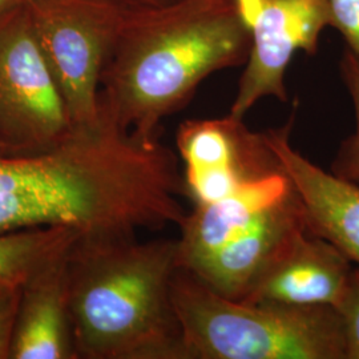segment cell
Listing matches in <instances>:
<instances>
[{"instance_id": "6da1fadb", "label": "cell", "mask_w": 359, "mask_h": 359, "mask_svg": "<svg viewBox=\"0 0 359 359\" xmlns=\"http://www.w3.org/2000/svg\"><path fill=\"white\" fill-rule=\"evenodd\" d=\"M176 154L100 115L55 148L0 154V233L68 226L83 238L137 237L177 225L188 210Z\"/></svg>"}, {"instance_id": "7a4b0ae2", "label": "cell", "mask_w": 359, "mask_h": 359, "mask_svg": "<svg viewBox=\"0 0 359 359\" xmlns=\"http://www.w3.org/2000/svg\"><path fill=\"white\" fill-rule=\"evenodd\" d=\"M250 31L236 0H179L124 13L104 67L100 103L123 127L158 136L212 74L246 63Z\"/></svg>"}, {"instance_id": "3957f363", "label": "cell", "mask_w": 359, "mask_h": 359, "mask_svg": "<svg viewBox=\"0 0 359 359\" xmlns=\"http://www.w3.org/2000/svg\"><path fill=\"white\" fill-rule=\"evenodd\" d=\"M177 238H80L67 257L77 359H188L172 298Z\"/></svg>"}, {"instance_id": "277c9868", "label": "cell", "mask_w": 359, "mask_h": 359, "mask_svg": "<svg viewBox=\"0 0 359 359\" xmlns=\"http://www.w3.org/2000/svg\"><path fill=\"white\" fill-rule=\"evenodd\" d=\"M172 298L188 359H346L333 306L229 299L181 268Z\"/></svg>"}, {"instance_id": "5b68a950", "label": "cell", "mask_w": 359, "mask_h": 359, "mask_svg": "<svg viewBox=\"0 0 359 359\" xmlns=\"http://www.w3.org/2000/svg\"><path fill=\"white\" fill-rule=\"evenodd\" d=\"M23 4L72 124L96 120L104 67L124 11L96 0H25Z\"/></svg>"}, {"instance_id": "8992f818", "label": "cell", "mask_w": 359, "mask_h": 359, "mask_svg": "<svg viewBox=\"0 0 359 359\" xmlns=\"http://www.w3.org/2000/svg\"><path fill=\"white\" fill-rule=\"evenodd\" d=\"M65 99L25 4L0 13V130L8 154L50 151L71 133Z\"/></svg>"}, {"instance_id": "52a82bcc", "label": "cell", "mask_w": 359, "mask_h": 359, "mask_svg": "<svg viewBox=\"0 0 359 359\" xmlns=\"http://www.w3.org/2000/svg\"><path fill=\"white\" fill-rule=\"evenodd\" d=\"M250 31V51L233 116L243 117L264 97L287 102L285 75L298 51L316 55L322 31L330 26L329 0H236Z\"/></svg>"}, {"instance_id": "ba28073f", "label": "cell", "mask_w": 359, "mask_h": 359, "mask_svg": "<svg viewBox=\"0 0 359 359\" xmlns=\"http://www.w3.org/2000/svg\"><path fill=\"white\" fill-rule=\"evenodd\" d=\"M177 149L185 164V196L194 205L215 203L246 182L283 170L265 139L244 118L188 120L180 126Z\"/></svg>"}, {"instance_id": "9c48e42d", "label": "cell", "mask_w": 359, "mask_h": 359, "mask_svg": "<svg viewBox=\"0 0 359 359\" xmlns=\"http://www.w3.org/2000/svg\"><path fill=\"white\" fill-rule=\"evenodd\" d=\"M353 269L337 246L306 229L283 248L241 301L337 309Z\"/></svg>"}, {"instance_id": "30bf717a", "label": "cell", "mask_w": 359, "mask_h": 359, "mask_svg": "<svg viewBox=\"0 0 359 359\" xmlns=\"http://www.w3.org/2000/svg\"><path fill=\"white\" fill-rule=\"evenodd\" d=\"M294 115L283 127L265 130V139L298 193L308 229L337 246L359 266V187L311 163L293 148Z\"/></svg>"}, {"instance_id": "8fae6325", "label": "cell", "mask_w": 359, "mask_h": 359, "mask_svg": "<svg viewBox=\"0 0 359 359\" xmlns=\"http://www.w3.org/2000/svg\"><path fill=\"white\" fill-rule=\"evenodd\" d=\"M306 229L305 208L293 187L243 234L189 273L217 294L241 301L283 248Z\"/></svg>"}, {"instance_id": "7c38bea8", "label": "cell", "mask_w": 359, "mask_h": 359, "mask_svg": "<svg viewBox=\"0 0 359 359\" xmlns=\"http://www.w3.org/2000/svg\"><path fill=\"white\" fill-rule=\"evenodd\" d=\"M283 170L246 182L215 203L193 206L180 222L179 268L193 271L243 234L271 206L292 192Z\"/></svg>"}, {"instance_id": "4fadbf2b", "label": "cell", "mask_w": 359, "mask_h": 359, "mask_svg": "<svg viewBox=\"0 0 359 359\" xmlns=\"http://www.w3.org/2000/svg\"><path fill=\"white\" fill-rule=\"evenodd\" d=\"M68 253L23 285L10 359H77L68 309Z\"/></svg>"}, {"instance_id": "5bb4252c", "label": "cell", "mask_w": 359, "mask_h": 359, "mask_svg": "<svg viewBox=\"0 0 359 359\" xmlns=\"http://www.w3.org/2000/svg\"><path fill=\"white\" fill-rule=\"evenodd\" d=\"M81 233L68 226H48L0 233V293L20 287L39 269L67 255Z\"/></svg>"}, {"instance_id": "9a60e30c", "label": "cell", "mask_w": 359, "mask_h": 359, "mask_svg": "<svg viewBox=\"0 0 359 359\" xmlns=\"http://www.w3.org/2000/svg\"><path fill=\"white\" fill-rule=\"evenodd\" d=\"M341 75L355 112V129L345 139L332 164V173L359 187V59L346 50L341 60Z\"/></svg>"}, {"instance_id": "2e32d148", "label": "cell", "mask_w": 359, "mask_h": 359, "mask_svg": "<svg viewBox=\"0 0 359 359\" xmlns=\"http://www.w3.org/2000/svg\"><path fill=\"white\" fill-rule=\"evenodd\" d=\"M337 311L344 326L346 359H359V266L357 265H354L346 293Z\"/></svg>"}, {"instance_id": "e0dca14e", "label": "cell", "mask_w": 359, "mask_h": 359, "mask_svg": "<svg viewBox=\"0 0 359 359\" xmlns=\"http://www.w3.org/2000/svg\"><path fill=\"white\" fill-rule=\"evenodd\" d=\"M330 26L339 31L347 50L359 59V0H329Z\"/></svg>"}, {"instance_id": "ac0fdd59", "label": "cell", "mask_w": 359, "mask_h": 359, "mask_svg": "<svg viewBox=\"0 0 359 359\" xmlns=\"http://www.w3.org/2000/svg\"><path fill=\"white\" fill-rule=\"evenodd\" d=\"M22 287H13L0 293V359H10L13 330L20 302Z\"/></svg>"}, {"instance_id": "d6986e66", "label": "cell", "mask_w": 359, "mask_h": 359, "mask_svg": "<svg viewBox=\"0 0 359 359\" xmlns=\"http://www.w3.org/2000/svg\"><path fill=\"white\" fill-rule=\"evenodd\" d=\"M105 4L116 7L124 13H135L142 10H151L157 7H164L168 4L176 3L179 0H96Z\"/></svg>"}, {"instance_id": "ffe728a7", "label": "cell", "mask_w": 359, "mask_h": 359, "mask_svg": "<svg viewBox=\"0 0 359 359\" xmlns=\"http://www.w3.org/2000/svg\"><path fill=\"white\" fill-rule=\"evenodd\" d=\"M23 3H25V0H0V13L13 8L16 6H20Z\"/></svg>"}, {"instance_id": "44dd1931", "label": "cell", "mask_w": 359, "mask_h": 359, "mask_svg": "<svg viewBox=\"0 0 359 359\" xmlns=\"http://www.w3.org/2000/svg\"><path fill=\"white\" fill-rule=\"evenodd\" d=\"M0 154H7V156H10V154H8V149H7V145H6L4 139H3L1 130H0Z\"/></svg>"}]
</instances>
